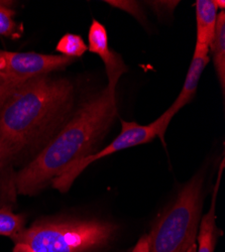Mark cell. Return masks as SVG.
I'll return each mask as SVG.
<instances>
[{
    "mask_svg": "<svg viewBox=\"0 0 225 252\" xmlns=\"http://www.w3.org/2000/svg\"><path fill=\"white\" fill-rule=\"evenodd\" d=\"M115 93L108 87L88 99L44 149L13 178L15 191L32 196L91 154L117 116Z\"/></svg>",
    "mask_w": 225,
    "mask_h": 252,
    "instance_id": "obj_1",
    "label": "cell"
},
{
    "mask_svg": "<svg viewBox=\"0 0 225 252\" xmlns=\"http://www.w3.org/2000/svg\"><path fill=\"white\" fill-rule=\"evenodd\" d=\"M210 61L209 57V48L201 47L195 45V50L193 54V58L191 61V64L184 82L183 88L179 94V96L176 98L174 103L171 106L163 112L160 118L162 128L167 130L168 126L173 119V117L184 107L186 104H188L193 97L195 96L198 88V84L200 77L205 70L206 66Z\"/></svg>",
    "mask_w": 225,
    "mask_h": 252,
    "instance_id": "obj_8",
    "label": "cell"
},
{
    "mask_svg": "<svg viewBox=\"0 0 225 252\" xmlns=\"http://www.w3.org/2000/svg\"><path fill=\"white\" fill-rule=\"evenodd\" d=\"M120 133L106 148L78 160L62 176L56 179L52 183V186L57 189L58 191L66 193L69 191V189L71 188L77 177L83 173L86 167L92 164L94 161L106 158L117 152L132 148V146L151 142L156 137H160L161 141L165 139L166 131L162 129L159 118L148 125H140L133 121H126L122 119L120 120Z\"/></svg>",
    "mask_w": 225,
    "mask_h": 252,
    "instance_id": "obj_6",
    "label": "cell"
},
{
    "mask_svg": "<svg viewBox=\"0 0 225 252\" xmlns=\"http://www.w3.org/2000/svg\"><path fill=\"white\" fill-rule=\"evenodd\" d=\"M15 12L7 5L0 2V35L16 38L23 32V26L14 19Z\"/></svg>",
    "mask_w": 225,
    "mask_h": 252,
    "instance_id": "obj_14",
    "label": "cell"
},
{
    "mask_svg": "<svg viewBox=\"0 0 225 252\" xmlns=\"http://www.w3.org/2000/svg\"><path fill=\"white\" fill-rule=\"evenodd\" d=\"M203 186L204 173L200 172L182 188L149 233L150 252H188L196 245Z\"/></svg>",
    "mask_w": 225,
    "mask_h": 252,
    "instance_id": "obj_4",
    "label": "cell"
},
{
    "mask_svg": "<svg viewBox=\"0 0 225 252\" xmlns=\"http://www.w3.org/2000/svg\"><path fill=\"white\" fill-rule=\"evenodd\" d=\"M75 59L63 55L0 51V106L18 87L39 76L63 70Z\"/></svg>",
    "mask_w": 225,
    "mask_h": 252,
    "instance_id": "obj_5",
    "label": "cell"
},
{
    "mask_svg": "<svg viewBox=\"0 0 225 252\" xmlns=\"http://www.w3.org/2000/svg\"><path fill=\"white\" fill-rule=\"evenodd\" d=\"M131 252H150V237L146 234L137 241Z\"/></svg>",
    "mask_w": 225,
    "mask_h": 252,
    "instance_id": "obj_16",
    "label": "cell"
},
{
    "mask_svg": "<svg viewBox=\"0 0 225 252\" xmlns=\"http://www.w3.org/2000/svg\"><path fill=\"white\" fill-rule=\"evenodd\" d=\"M217 78L222 89L225 91V12L224 9L218 13L215 32L209 46Z\"/></svg>",
    "mask_w": 225,
    "mask_h": 252,
    "instance_id": "obj_11",
    "label": "cell"
},
{
    "mask_svg": "<svg viewBox=\"0 0 225 252\" xmlns=\"http://www.w3.org/2000/svg\"><path fill=\"white\" fill-rule=\"evenodd\" d=\"M88 44V50L99 56L104 63L108 79L107 87L116 92L118 81L122 75L128 72V67L122 58L110 49L106 28L98 20L94 19L89 28Z\"/></svg>",
    "mask_w": 225,
    "mask_h": 252,
    "instance_id": "obj_7",
    "label": "cell"
},
{
    "mask_svg": "<svg viewBox=\"0 0 225 252\" xmlns=\"http://www.w3.org/2000/svg\"><path fill=\"white\" fill-rule=\"evenodd\" d=\"M116 227L94 219L39 221L25 229L13 241L26 243L34 252H92L107 245Z\"/></svg>",
    "mask_w": 225,
    "mask_h": 252,
    "instance_id": "obj_3",
    "label": "cell"
},
{
    "mask_svg": "<svg viewBox=\"0 0 225 252\" xmlns=\"http://www.w3.org/2000/svg\"><path fill=\"white\" fill-rule=\"evenodd\" d=\"M14 157H16L14 152L3 140L0 139V171H1Z\"/></svg>",
    "mask_w": 225,
    "mask_h": 252,
    "instance_id": "obj_15",
    "label": "cell"
},
{
    "mask_svg": "<svg viewBox=\"0 0 225 252\" xmlns=\"http://www.w3.org/2000/svg\"><path fill=\"white\" fill-rule=\"evenodd\" d=\"M12 252H34V251H33V249L31 246H29L26 243L16 242Z\"/></svg>",
    "mask_w": 225,
    "mask_h": 252,
    "instance_id": "obj_17",
    "label": "cell"
},
{
    "mask_svg": "<svg viewBox=\"0 0 225 252\" xmlns=\"http://www.w3.org/2000/svg\"><path fill=\"white\" fill-rule=\"evenodd\" d=\"M224 167V160L220 164L218 178L214 187L212 204L209 209V211L200 219L199 227H198V244L192 246L188 252H214L217 237L219 234V230L216 227V214H215V207H216V198L219 190L220 180L222 176V170Z\"/></svg>",
    "mask_w": 225,
    "mask_h": 252,
    "instance_id": "obj_10",
    "label": "cell"
},
{
    "mask_svg": "<svg viewBox=\"0 0 225 252\" xmlns=\"http://www.w3.org/2000/svg\"><path fill=\"white\" fill-rule=\"evenodd\" d=\"M74 97L73 83L65 78L44 75L27 82L0 106V139L15 156L51 140L69 120Z\"/></svg>",
    "mask_w": 225,
    "mask_h": 252,
    "instance_id": "obj_2",
    "label": "cell"
},
{
    "mask_svg": "<svg viewBox=\"0 0 225 252\" xmlns=\"http://www.w3.org/2000/svg\"><path fill=\"white\" fill-rule=\"evenodd\" d=\"M56 50L63 56L75 59L83 56L87 52L88 48L84 39L79 34L67 33L59 40Z\"/></svg>",
    "mask_w": 225,
    "mask_h": 252,
    "instance_id": "obj_13",
    "label": "cell"
},
{
    "mask_svg": "<svg viewBox=\"0 0 225 252\" xmlns=\"http://www.w3.org/2000/svg\"><path fill=\"white\" fill-rule=\"evenodd\" d=\"M24 215L13 213L10 209H0V236L10 237L12 240L25 230Z\"/></svg>",
    "mask_w": 225,
    "mask_h": 252,
    "instance_id": "obj_12",
    "label": "cell"
},
{
    "mask_svg": "<svg viewBox=\"0 0 225 252\" xmlns=\"http://www.w3.org/2000/svg\"><path fill=\"white\" fill-rule=\"evenodd\" d=\"M219 6L224 8V1L197 0L196 8V46L209 48L217 23Z\"/></svg>",
    "mask_w": 225,
    "mask_h": 252,
    "instance_id": "obj_9",
    "label": "cell"
}]
</instances>
